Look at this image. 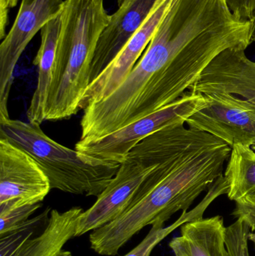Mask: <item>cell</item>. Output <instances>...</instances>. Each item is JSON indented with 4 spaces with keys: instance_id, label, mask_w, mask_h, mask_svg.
Instances as JSON below:
<instances>
[{
    "instance_id": "4fadbf2b",
    "label": "cell",
    "mask_w": 255,
    "mask_h": 256,
    "mask_svg": "<svg viewBox=\"0 0 255 256\" xmlns=\"http://www.w3.org/2000/svg\"><path fill=\"white\" fill-rule=\"evenodd\" d=\"M226 232L221 216L199 218L181 226L169 246L175 256H227Z\"/></svg>"
},
{
    "instance_id": "ffe728a7",
    "label": "cell",
    "mask_w": 255,
    "mask_h": 256,
    "mask_svg": "<svg viewBox=\"0 0 255 256\" xmlns=\"http://www.w3.org/2000/svg\"><path fill=\"white\" fill-rule=\"evenodd\" d=\"M40 207L41 203H38L13 208L0 212V237L29 220L30 216Z\"/></svg>"
},
{
    "instance_id": "52a82bcc",
    "label": "cell",
    "mask_w": 255,
    "mask_h": 256,
    "mask_svg": "<svg viewBox=\"0 0 255 256\" xmlns=\"http://www.w3.org/2000/svg\"><path fill=\"white\" fill-rule=\"evenodd\" d=\"M64 0H21L16 19L0 45V120L9 117L7 102L15 66L36 33L61 14Z\"/></svg>"
},
{
    "instance_id": "44dd1931",
    "label": "cell",
    "mask_w": 255,
    "mask_h": 256,
    "mask_svg": "<svg viewBox=\"0 0 255 256\" xmlns=\"http://www.w3.org/2000/svg\"><path fill=\"white\" fill-rule=\"evenodd\" d=\"M232 13L238 19L250 20L255 12V0H227Z\"/></svg>"
},
{
    "instance_id": "e0dca14e",
    "label": "cell",
    "mask_w": 255,
    "mask_h": 256,
    "mask_svg": "<svg viewBox=\"0 0 255 256\" xmlns=\"http://www.w3.org/2000/svg\"><path fill=\"white\" fill-rule=\"evenodd\" d=\"M212 203L211 198L205 197L200 204H198L193 210L190 212H183L179 219L168 227L164 226H151L146 237L138 244L134 249L132 250L128 254L124 256H151L153 250L165 238L167 237L171 232L176 230L178 227L181 226L186 222L194 220L203 218L204 213L210 204Z\"/></svg>"
},
{
    "instance_id": "8fae6325",
    "label": "cell",
    "mask_w": 255,
    "mask_h": 256,
    "mask_svg": "<svg viewBox=\"0 0 255 256\" xmlns=\"http://www.w3.org/2000/svg\"><path fill=\"white\" fill-rule=\"evenodd\" d=\"M245 50L231 48L222 52L205 69L189 92L235 94L255 106V62L247 57Z\"/></svg>"
},
{
    "instance_id": "30bf717a",
    "label": "cell",
    "mask_w": 255,
    "mask_h": 256,
    "mask_svg": "<svg viewBox=\"0 0 255 256\" xmlns=\"http://www.w3.org/2000/svg\"><path fill=\"white\" fill-rule=\"evenodd\" d=\"M172 2L173 0H159L137 32L127 42L113 61L89 84L79 105L80 110L107 98L124 82L148 48Z\"/></svg>"
},
{
    "instance_id": "d6986e66",
    "label": "cell",
    "mask_w": 255,
    "mask_h": 256,
    "mask_svg": "<svg viewBox=\"0 0 255 256\" xmlns=\"http://www.w3.org/2000/svg\"><path fill=\"white\" fill-rule=\"evenodd\" d=\"M251 228L242 218H238L233 224L226 227V246L227 256H250L249 242Z\"/></svg>"
},
{
    "instance_id": "7a4b0ae2",
    "label": "cell",
    "mask_w": 255,
    "mask_h": 256,
    "mask_svg": "<svg viewBox=\"0 0 255 256\" xmlns=\"http://www.w3.org/2000/svg\"><path fill=\"white\" fill-rule=\"evenodd\" d=\"M180 126L167 154L156 170V182L133 207L89 236L91 250L115 256L147 226H164L177 212H187L202 192L223 176L232 147L212 134Z\"/></svg>"
},
{
    "instance_id": "9a60e30c",
    "label": "cell",
    "mask_w": 255,
    "mask_h": 256,
    "mask_svg": "<svg viewBox=\"0 0 255 256\" xmlns=\"http://www.w3.org/2000/svg\"><path fill=\"white\" fill-rule=\"evenodd\" d=\"M83 210L75 207L64 212L51 210L43 232L28 239L12 256H72L64 246L76 236L79 216Z\"/></svg>"
},
{
    "instance_id": "ba28073f",
    "label": "cell",
    "mask_w": 255,
    "mask_h": 256,
    "mask_svg": "<svg viewBox=\"0 0 255 256\" xmlns=\"http://www.w3.org/2000/svg\"><path fill=\"white\" fill-rule=\"evenodd\" d=\"M51 190L49 178L35 160L0 136V212L41 203Z\"/></svg>"
},
{
    "instance_id": "603a6c76",
    "label": "cell",
    "mask_w": 255,
    "mask_h": 256,
    "mask_svg": "<svg viewBox=\"0 0 255 256\" xmlns=\"http://www.w3.org/2000/svg\"><path fill=\"white\" fill-rule=\"evenodd\" d=\"M250 44L255 43V12L253 18L250 20Z\"/></svg>"
},
{
    "instance_id": "cb8c5ba5",
    "label": "cell",
    "mask_w": 255,
    "mask_h": 256,
    "mask_svg": "<svg viewBox=\"0 0 255 256\" xmlns=\"http://www.w3.org/2000/svg\"><path fill=\"white\" fill-rule=\"evenodd\" d=\"M5 4H7V8H13L17 4L19 0H4Z\"/></svg>"
},
{
    "instance_id": "277c9868",
    "label": "cell",
    "mask_w": 255,
    "mask_h": 256,
    "mask_svg": "<svg viewBox=\"0 0 255 256\" xmlns=\"http://www.w3.org/2000/svg\"><path fill=\"white\" fill-rule=\"evenodd\" d=\"M40 124L19 120L0 121V136L29 154L41 167L51 189L98 197L115 177L121 165H97L49 138Z\"/></svg>"
},
{
    "instance_id": "2e32d148",
    "label": "cell",
    "mask_w": 255,
    "mask_h": 256,
    "mask_svg": "<svg viewBox=\"0 0 255 256\" xmlns=\"http://www.w3.org/2000/svg\"><path fill=\"white\" fill-rule=\"evenodd\" d=\"M224 178L229 200L255 204V150L251 146H232Z\"/></svg>"
},
{
    "instance_id": "3957f363",
    "label": "cell",
    "mask_w": 255,
    "mask_h": 256,
    "mask_svg": "<svg viewBox=\"0 0 255 256\" xmlns=\"http://www.w3.org/2000/svg\"><path fill=\"white\" fill-rule=\"evenodd\" d=\"M46 121L76 115L90 84V70L100 34L110 20L104 0H64Z\"/></svg>"
},
{
    "instance_id": "d4e9b609",
    "label": "cell",
    "mask_w": 255,
    "mask_h": 256,
    "mask_svg": "<svg viewBox=\"0 0 255 256\" xmlns=\"http://www.w3.org/2000/svg\"><path fill=\"white\" fill-rule=\"evenodd\" d=\"M252 148H253V149L255 150V144L254 146H252Z\"/></svg>"
},
{
    "instance_id": "8992f818",
    "label": "cell",
    "mask_w": 255,
    "mask_h": 256,
    "mask_svg": "<svg viewBox=\"0 0 255 256\" xmlns=\"http://www.w3.org/2000/svg\"><path fill=\"white\" fill-rule=\"evenodd\" d=\"M205 94L187 92L173 103L109 135L90 141L79 140L75 150L97 165H121L130 150L144 138L163 128L186 124L187 118L205 106Z\"/></svg>"
},
{
    "instance_id": "7402d4cb",
    "label": "cell",
    "mask_w": 255,
    "mask_h": 256,
    "mask_svg": "<svg viewBox=\"0 0 255 256\" xmlns=\"http://www.w3.org/2000/svg\"><path fill=\"white\" fill-rule=\"evenodd\" d=\"M233 215L244 219L250 226L251 231L255 233V204L236 203Z\"/></svg>"
},
{
    "instance_id": "9c48e42d",
    "label": "cell",
    "mask_w": 255,
    "mask_h": 256,
    "mask_svg": "<svg viewBox=\"0 0 255 256\" xmlns=\"http://www.w3.org/2000/svg\"><path fill=\"white\" fill-rule=\"evenodd\" d=\"M205 106L187 118L189 127L212 134L229 146L255 144V106L235 94H205Z\"/></svg>"
},
{
    "instance_id": "7c38bea8",
    "label": "cell",
    "mask_w": 255,
    "mask_h": 256,
    "mask_svg": "<svg viewBox=\"0 0 255 256\" xmlns=\"http://www.w3.org/2000/svg\"><path fill=\"white\" fill-rule=\"evenodd\" d=\"M159 0H123L100 34L90 70V84L113 61L151 14Z\"/></svg>"
},
{
    "instance_id": "ac0fdd59",
    "label": "cell",
    "mask_w": 255,
    "mask_h": 256,
    "mask_svg": "<svg viewBox=\"0 0 255 256\" xmlns=\"http://www.w3.org/2000/svg\"><path fill=\"white\" fill-rule=\"evenodd\" d=\"M49 208L41 214L28 220L14 230L0 237V256H12L24 243L31 238L36 228L49 220Z\"/></svg>"
},
{
    "instance_id": "6da1fadb",
    "label": "cell",
    "mask_w": 255,
    "mask_h": 256,
    "mask_svg": "<svg viewBox=\"0 0 255 256\" xmlns=\"http://www.w3.org/2000/svg\"><path fill=\"white\" fill-rule=\"evenodd\" d=\"M250 32V20L237 18L227 0H173L143 55L116 90L121 102L136 104L127 126L178 100L223 51L247 49Z\"/></svg>"
},
{
    "instance_id": "5bb4252c",
    "label": "cell",
    "mask_w": 255,
    "mask_h": 256,
    "mask_svg": "<svg viewBox=\"0 0 255 256\" xmlns=\"http://www.w3.org/2000/svg\"><path fill=\"white\" fill-rule=\"evenodd\" d=\"M60 14L48 21L40 30V48L33 61L37 67L38 76L37 87L27 110L28 122L40 124L46 121V104L61 28Z\"/></svg>"
},
{
    "instance_id": "5b68a950",
    "label": "cell",
    "mask_w": 255,
    "mask_h": 256,
    "mask_svg": "<svg viewBox=\"0 0 255 256\" xmlns=\"http://www.w3.org/2000/svg\"><path fill=\"white\" fill-rule=\"evenodd\" d=\"M172 124L154 132L136 144L97 201L79 216L75 237H80L119 218L132 207L145 179L167 153L177 127Z\"/></svg>"
}]
</instances>
